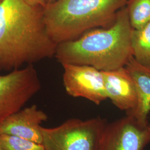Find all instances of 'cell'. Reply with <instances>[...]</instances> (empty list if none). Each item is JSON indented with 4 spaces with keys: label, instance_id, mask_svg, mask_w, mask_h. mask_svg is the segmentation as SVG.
<instances>
[{
    "label": "cell",
    "instance_id": "9a60e30c",
    "mask_svg": "<svg viewBox=\"0 0 150 150\" xmlns=\"http://www.w3.org/2000/svg\"><path fill=\"white\" fill-rule=\"evenodd\" d=\"M55 1H56V0H49V2H48V4H50L52 3V2H54Z\"/></svg>",
    "mask_w": 150,
    "mask_h": 150
},
{
    "label": "cell",
    "instance_id": "ba28073f",
    "mask_svg": "<svg viewBox=\"0 0 150 150\" xmlns=\"http://www.w3.org/2000/svg\"><path fill=\"white\" fill-rule=\"evenodd\" d=\"M47 114L33 105L14 113L0 123V134H9L42 144L41 124Z\"/></svg>",
    "mask_w": 150,
    "mask_h": 150
},
{
    "label": "cell",
    "instance_id": "277c9868",
    "mask_svg": "<svg viewBox=\"0 0 150 150\" xmlns=\"http://www.w3.org/2000/svg\"><path fill=\"white\" fill-rule=\"evenodd\" d=\"M107 122L101 117L70 118L54 127H41L45 150H98Z\"/></svg>",
    "mask_w": 150,
    "mask_h": 150
},
{
    "label": "cell",
    "instance_id": "8992f818",
    "mask_svg": "<svg viewBox=\"0 0 150 150\" xmlns=\"http://www.w3.org/2000/svg\"><path fill=\"white\" fill-rule=\"evenodd\" d=\"M150 143V123L142 126L126 115L106 124L98 150H144Z\"/></svg>",
    "mask_w": 150,
    "mask_h": 150
},
{
    "label": "cell",
    "instance_id": "5bb4252c",
    "mask_svg": "<svg viewBox=\"0 0 150 150\" xmlns=\"http://www.w3.org/2000/svg\"><path fill=\"white\" fill-rule=\"evenodd\" d=\"M28 5L31 6H42L45 7L48 5L49 0H24Z\"/></svg>",
    "mask_w": 150,
    "mask_h": 150
},
{
    "label": "cell",
    "instance_id": "30bf717a",
    "mask_svg": "<svg viewBox=\"0 0 150 150\" xmlns=\"http://www.w3.org/2000/svg\"><path fill=\"white\" fill-rule=\"evenodd\" d=\"M125 67L134 81L137 98L136 107L126 115L135 118L140 125L146 126L150 123V66L140 64L132 57Z\"/></svg>",
    "mask_w": 150,
    "mask_h": 150
},
{
    "label": "cell",
    "instance_id": "7a4b0ae2",
    "mask_svg": "<svg viewBox=\"0 0 150 150\" xmlns=\"http://www.w3.org/2000/svg\"><path fill=\"white\" fill-rule=\"evenodd\" d=\"M132 30L126 6L118 11L110 27L92 29L58 44L54 57L61 64L88 65L101 71L117 70L134 57Z\"/></svg>",
    "mask_w": 150,
    "mask_h": 150
},
{
    "label": "cell",
    "instance_id": "5b68a950",
    "mask_svg": "<svg viewBox=\"0 0 150 150\" xmlns=\"http://www.w3.org/2000/svg\"><path fill=\"white\" fill-rule=\"evenodd\" d=\"M41 88L33 64L0 75V123L24 106Z\"/></svg>",
    "mask_w": 150,
    "mask_h": 150
},
{
    "label": "cell",
    "instance_id": "8fae6325",
    "mask_svg": "<svg viewBox=\"0 0 150 150\" xmlns=\"http://www.w3.org/2000/svg\"><path fill=\"white\" fill-rule=\"evenodd\" d=\"M131 46L134 59L150 66V22L139 29H133Z\"/></svg>",
    "mask_w": 150,
    "mask_h": 150
},
{
    "label": "cell",
    "instance_id": "6da1fadb",
    "mask_svg": "<svg viewBox=\"0 0 150 150\" xmlns=\"http://www.w3.org/2000/svg\"><path fill=\"white\" fill-rule=\"evenodd\" d=\"M45 7L24 0L0 2V72H10L55 56L57 44L48 35Z\"/></svg>",
    "mask_w": 150,
    "mask_h": 150
},
{
    "label": "cell",
    "instance_id": "3957f363",
    "mask_svg": "<svg viewBox=\"0 0 150 150\" xmlns=\"http://www.w3.org/2000/svg\"><path fill=\"white\" fill-rule=\"evenodd\" d=\"M129 0H56L45 7L48 35L56 44L74 40L97 28L112 25Z\"/></svg>",
    "mask_w": 150,
    "mask_h": 150
},
{
    "label": "cell",
    "instance_id": "7c38bea8",
    "mask_svg": "<svg viewBox=\"0 0 150 150\" xmlns=\"http://www.w3.org/2000/svg\"><path fill=\"white\" fill-rule=\"evenodd\" d=\"M126 7L133 29H139L150 22V0H129Z\"/></svg>",
    "mask_w": 150,
    "mask_h": 150
},
{
    "label": "cell",
    "instance_id": "4fadbf2b",
    "mask_svg": "<svg viewBox=\"0 0 150 150\" xmlns=\"http://www.w3.org/2000/svg\"><path fill=\"white\" fill-rule=\"evenodd\" d=\"M0 150H45L40 144L9 134H0Z\"/></svg>",
    "mask_w": 150,
    "mask_h": 150
},
{
    "label": "cell",
    "instance_id": "52a82bcc",
    "mask_svg": "<svg viewBox=\"0 0 150 150\" xmlns=\"http://www.w3.org/2000/svg\"><path fill=\"white\" fill-rule=\"evenodd\" d=\"M63 83L70 96L81 97L97 105L107 99L101 71L88 65L62 64Z\"/></svg>",
    "mask_w": 150,
    "mask_h": 150
},
{
    "label": "cell",
    "instance_id": "9c48e42d",
    "mask_svg": "<svg viewBox=\"0 0 150 150\" xmlns=\"http://www.w3.org/2000/svg\"><path fill=\"white\" fill-rule=\"evenodd\" d=\"M107 99L121 111L129 112L137 102L134 81L125 67L102 71Z\"/></svg>",
    "mask_w": 150,
    "mask_h": 150
},
{
    "label": "cell",
    "instance_id": "2e32d148",
    "mask_svg": "<svg viewBox=\"0 0 150 150\" xmlns=\"http://www.w3.org/2000/svg\"><path fill=\"white\" fill-rule=\"evenodd\" d=\"M2 1V0H0V2H1Z\"/></svg>",
    "mask_w": 150,
    "mask_h": 150
}]
</instances>
